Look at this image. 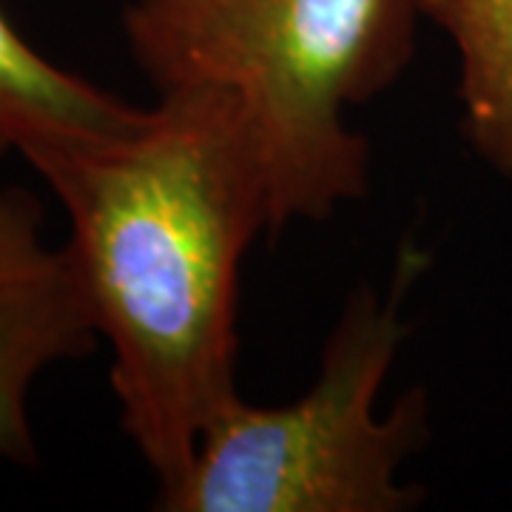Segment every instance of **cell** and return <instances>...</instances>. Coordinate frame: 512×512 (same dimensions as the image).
<instances>
[{
  "instance_id": "6da1fadb",
  "label": "cell",
  "mask_w": 512,
  "mask_h": 512,
  "mask_svg": "<svg viewBox=\"0 0 512 512\" xmlns=\"http://www.w3.org/2000/svg\"><path fill=\"white\" fill-rule=\"evenodd\" d=\"M23 160L69 217L66 245L111 348L120 424L163 507L208 424L239 399V268L271 231L251 128L231 94L174 89L126 128Z\"/></svg>"
},
{
  "instance_id": "7a4b0ae2",
  "label": "cell",
  "mask_w": 512,
  "mask_h": 512,
  "mask_svg": "<svg viewBox=\"0 0 512 512\" xmlns=\"http://www.w3.org/2000/svg\"><path fill=\"white\" fill-rule=\"evenodd\" d=\"M427 0H128V52L154 89H220L251 128L271 231L359 200L370 146L345 123L416 52Z\"/></svg>"
},
{
  "instance_id": "5b68a950",
  "label": "cell",
  "mask_w": 512,
  "mask_h": 512,
  "mask_svg": "<svg viewBox=\"0 0 512 512\" xmlns=\"http://www.w3.org/2000/svg\"><path fill=\"white\" fill-rule=\"evenodd\" d=\"M143 109L43 57L0 6V157L126 128Z\"/></svg>"
},
{
  "instance_id": "8992f818",
  "label": "cell",
  "mask_w": 512,
  "mask_h": 512,
  "mask_svg": "<svg viewBox=\"0 0 512 512\" xmlns=\"http://www.w3.org/2000/svg\"><path fill=\"white\" fill-rule=\"evenodd\" d=\"M424 12L456 49L467 140L512 177V0H427Z\"/></svg>"
},
{
  "instance_id": "277c9868",
  "label": "cell",
  "mask_w": 512,
  "mask_h": 512,
  "mask_svg": "<svg viewBox=\"0 0 512 512\" xmlns=\"http://www.w3.org/2000/svg\"><path fill=\"white\" fill-rule=\"evenodd\" d=\"M97 319L69 245L43 239L29 188H0V458L35 464L29 390L46 367L86 356Z\"/></svg>"
},
{
  "instance_id": "3957f363",
  "label": "cell",
  "mask_w": 512,
  "mask_h": 512,
  "mask_svg": "<svg viewBox=\"0 0 512 512\" xmlns=\"http://www.w3.org/2000/svg\"><path fill=\"white\" fill-rule=\"evenodd\" d=\"M424 254L404 248L390 296L362 288L322 350L311 390L291 404L231 402L208 424L163 512H399L421 493L399 470L430 436L424 390L379 419L376 399L404 345L402 293Z\"/></svg>"
}]
</instances>
